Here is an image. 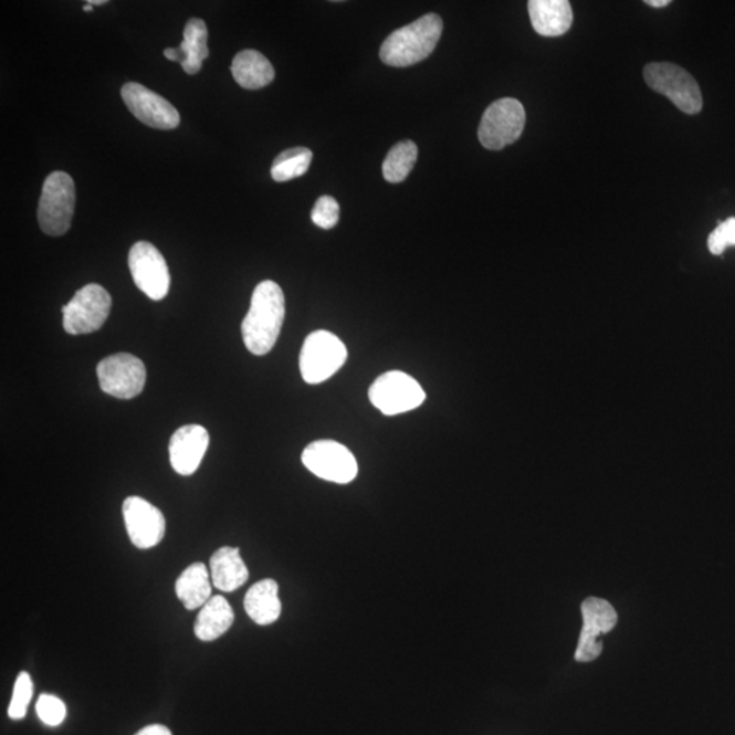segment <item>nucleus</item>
Instances as JSON below:
<instances>
[{
	"mask_svg": "<svg viewBox=\"0 0 735 735\" xmlns=\"http://www.w3.org/2000/svg\"><path fill=\"white\" fill-rule=\"evenodd\" d=\"M526 125V112L515 98H502L490 105L482 116L479 138L490 150H502L521 138Z\"/></svg>",
	"mask_w": 735,
	"mask_h": 735,
	"instance_id": "423d86ee",
	"label": "nucleus"
},
{
	"mask_svg": "<svg viewBox=\"0 0 735 735\" xmlns=\"http://www.w3.org/2000/svg\"><path fill=\"white\" fill-rule=\"evenodd\" d=\"M419 381L401 370L379 376L369 388V399L386 416H397L419 408L426 401Z\"/></svg>",
	"mask_w": 735,
	"mask_h": 735,
	"instance_id": "6e6552de",
	"label": "nucleus"
},
{
	"mask_svg": "<svg viewBox=\"0 0 735 735\" xmlns=\"http://www.w3.org/2000/svg\"><path fill=\"white\" fill-rule=\"evenodd\" d=\"M234 613L231 605L221 596L211 597L199 611L193 632L202 642H214L233 626Z\"/></svg>",
	"mask_w": 735,
	"mask_h": 735,
	"instance_id": "412c9836",
	"label": "nucleus"
},
{
	"mask_svg": "<svg viewBox=\"0 0 735 735\" xmlns=\"http://www.w3.org/2000/svg\"><path fill=\"white\" fill-rule=\"evenodd\" d=\"M36 713L44 725L56 727L66 720L67 708L63 700L44 693L36 704Z\"/></svg>",
	"mask_w": 735,
	"mask_h": 735,
	"instance_id": "a878e982",
	"label": "nucleus"
},
{
	"mask_svg": "<svg viewBox=\"0 0 735 735\" xmlns=\"http://www.w3.org/2000/svg\"><path fill=\"white\" fill-rule=\"evenodd\" d=\"M234 81L249 91L272 84L275 72L266 56L254 50H244L234 56L231 69Z\"/></svg>",
	"mask_w": 735,
	"mask_h": 735,
	"instance_id": "6ab92c4d",
	"label": "nucleus"
},
{
	"mask_svg": "<svg viewBox=\"0 0 735 735\" xmlns=\"http://www.w3.org/2000/svg\"><path fill=\"white\" fill-rule=\"evenodd\" d=\"M87 3H90L92 6L105 4V3H107V0H91V2H87Z\"/></svg>",
	"mask_w": 735,
	"mask_h": 735,
	"instance_id": "7c9ffc66",
	"label": "nucleus"
},
{
	"mask_svg": "<svg viewBox=\"0 0 735 735\" xmlns=\"http://www.w3.org/2000/svg\"><path fill=\"white\" fill-rule=\"evenodd\" d=\"M670 3H672L670 2V0H647L645 2V4H649L651 6V8H657V9L666 8V6H669Z\"/></svg>",
	"mask_w": 735,
	"mask_h": 735,
	"instance_id": "c756f323",
	"label": "nucleus"
},
{
	"mask_svg": "<svg viewBox=\"0 0 735 735\" xmlns=\"http://www.w3.org/2000/svg\"><path fill=\"white\" fill-rule=\"evenodd\" d=\"M732 245H735V217L721 222L708 238V249L714 255H721Z\"/></svg>",
	"mask_w": 735,
	"mask_h": 735,
	"instance_id": "cd10ccee",
	"label": "nucleus"
},
{
	"mask_svg": "<svg viewBox=\"0 0 735 735\" xmlns=\"http://www.w3.org/2000/svg\"><path fill=\"white\" fill-rule=\"evenodd\" d=\"M84 11H93V6L90 4V3H86V4L84 6Z\"/></svg>",
	"mask_w": 735,
	"mask_h": 735,
	"instance_id": "2f4dec72",
	"label": "nucleus"
},
{
	"mask_svg": "<svg viewBox=\"0 0 735 735\" xmlns=\"http://www.w3.org/2000/svg\"><path fill=\"white\" fill-rule=\"evenodd\" d=\"M419 147L413 140H402L392 147L384 162V176L388 183H402L414 168Z\"/></svg>",
	"mask_w": 735,
	"mask_h": 735,
	"instance_id": "5701e85b",
	"label": "nucleus"
},
{
	"mask_svg": "<svg viewBox=\"0 0 735 735\" xmlns=\"http://www.w3.org/2000/svg\"><path fill=\"white\" fill-rule=\"evenodd\" d=\"M528 14L534 31L544 38L563 36L574 22L573 8L567 0H531Z\"/></svg>",
	"mask_w": 735,
	"mask_h": 735,
	"instance_id": "f3484780",
	"label": "nucleus"
},
{
	"mask_svg": "<svg viewBox=\"0 0 735 735\" xmlns=\"http://www.w3.org/2000/svg\"><path fill=\"white\" fill-rule=\"evenodd\" d=\"M643 75L652 91L666 96L684 114L696 115L702 111L703 96L696 80L678 64L650 63L644 67Z\"/></svg>",
	"mask_w": 735,
	"mask_h": 735,
	"instance_id": "20e7f679",
	"label": "nucleus"
},
{
	"mask_svg": "<svg viewBox=\"0 0 735 735\" xmlns=\"http://www.w3.org/2000/svg\"><path fill=\"white\" fill-rule=\"evenodd\" d=\"M111 308V294L102 285H86L63 305L64 332L72 335L97 332L107 322Z\"/></svg>",
	"mask_w": 735,
	"mask_h": 735,
	"instance_id": "0eeeda50",
	"label": "nucleus"
},
{
	"mask_svg": "<svg viewBox=\"0 0 735 735\" xmlns=\"http://www.w3.org/2000/svg\"><path fill=\"white\" fill-rule=\"evenodd\" d=\"M75 208V185L72 176L62 170L45 179L41 191L38 220L49 237H63L72 227Z\"/></svg>",
	"mask_w": 735,
	"mask_h": 735,
	"instance_id": "7ed1b4c3",
	"label": "nucleus"
},
{
	"mask_svg": "<svg viewBox=\"0 0 735 735\" xmlns=\"http://www.w3.org/2000/svg\"><path fill=\"white\" fill-rule=\"evenodd\" d=\"M209 432L202 426H185L169 441V460L176 473L192 475L209 449Z\"/></svg>",
	"mask_w": 735,
	"mask_h": 735,
	"instance_id": "2eb2a0df",
	"label": "nucleus"
},
{
	"mask_svg": "<svg viewBox=\"0 0 735 735\" xmlns=\"http://www.w3.org/2000/svg\"><path fill=\"white\" fill-rule=\"evenodd\" d=\"M99 387L105 393L119 399H132L144 391L146 368L140 358L128 353L109 356L97 366Z\"/></svg>",
	"mask_w": 735,
	"mask_h": 735,
	"instance_id": "9b49d317",
	"label": "nucleus"
},
{
	"mask_svg": "<svg viewBox=\"0 0 735 735\" xmlns=\"http://www.w3.org/2000/svg\"><path fill=\"white\" fill-rule=\"evenodd\" d=\"M339 204L333 197L323 196L317 199L311 219L316 227L322 229H332L339 221Z\"/></svg>",
	"mask_w": 735,
	"mask_h": 735,
	"instance_id": "bb28decb",
	"label": "nucleus"
},
{
	"mask_svg": "<svg viewBox=\"0 0 735 735\" xmlns=\"http://www.w3.org/2000/svg\"><path fill=\"white\" fill-rule=\"evenodd\" d=\"M285 319V296L274 281H263L252 293L249 314L241 325L245 348L264 356L274 348Z\"/></svg>",
	"mask_w": 735,
	"mask_h": 735,
	"instance_id": "f257e3e1",
	"label": "nucleus"
},
{
	"mask_svg": "<svg viewBox=\"0 0 735 735\" xmlns=\"http://www.w3.org/2000/svg\"><path fill=\"white\" fill-rule=\"evenodd\" d=\"M135 735H172L167 726L150 725L143 728Z\"/></svg>",
	"mask_w": 735,
	"mask_h": 735,
	"instance_id": "c85d7f7f",
	"label": "nucleus"
},
{
	"mask_svg": "<svg viewBox=\"0 0 735 735\" xmlns=\"http://www.w3.org/2000/svg\"><path fill=\"white\" fill-rule=\"evenodd\" d=\"M183 43L179 49H167L164 56L172 62H179L187 74L201 72L203 61L209 56L208 27L203 20L191 19L187 22L183 32Z\"/></svg>",
	"mask_w": 735,
	"mask_h": 735,
	"instance_id": "dca6fc26",
	"label": "nucleus"
},
{
	"mask_svg": "<svg viewBox=\"0 0 735 735\" xmlns=\"http://www.w3.org/2000/svg\"><path fill=\"white\" fill-rule=\"evenodd\" d=\"M581 615H584V628H581L575 660L591 662L597 660L602 652L603 645L599 637L610 632L619 621V617L608 601L596 597L587 598L581 603Z\"/></svg>",
	"mask_w": 735,
	"mask_h": 735,
	"instance_id": "ddd939ff",
	"label": "nucleus"
},
{
	"mask_svg": "<svg viewBox=\"0 0 735 735\" xmlns=\"http://www.w3.org/2000/svg\"><path fill=\"white\" fill-rule=\"evenodd\" d=\"M210 569L203 563H193L187 567L176 580V596L183 602L187 610L202 608L211 598Z\"/></svg>",
	"mask_w": 735,
	"mask_h": 735,
	"instance_id": "4be33fe9",
	"label": "nucleus"
},
{
	"mask_svg": "<svg viewBox=\"0 0 735 735\" xmlns=\"http://www.w3.org/2000/svg\"><path fill=\"white\" fill-rule=\"evenodd\" d=\"M33 697V681L31 675L22 672L15 680L13 696L9 705V716L13 721H20L27 715L28 705Z\"/></svg>",
	"mask_w": 735,
	"mask_h": 735,
	"instance_id": "393cba45",
	"label": "nucleus"
},
{
	"mask_svg": "<svg viewBox=\"0 0 735 735\" xmlns=\"http://www.w3.org/2000/svg\"><path fill=\"white\" fill-rule=\"evenodd\" d=\"M313 151L307 147H293L276 156L272 167V178L275 181H290L307 174L313 162Z\"/></svg>",
	"mask_w": 735,
	"mask_h": 735,
	"instance_id": "b1692460",
	"label": "nucleus"
},
{
	"mask_svg": "<svg viewBox=\"0 0 735 735\" xmlns=\"http://www.w3.org/2000/svg\"><path fill=\"white\" fill-rule=\"evenodd\" d=\"M443 33V20L438 14H427L398 29L385 40L380 59L387 66L409 67L426 61L432 54Z\"/></svg>",
	"mask_w": 735,
	"mask_h": 735,
	"instance_id": "f03ea898",
	"label": "nucleus"
},
{
	"mask_svg": "<svg viewBox=\"0 0 735 735\" xmlns=\"http://www.w3.org/2000/svg\"><path fill=\"white\" fill-rule=\"evenodd\" d=\"M210 576L213 586L221 591L232 592L249 580V568L241 558L239 548L223 546L210 557Z\"/></svg>",
	"mask_w": 735,
	"mask_h": 735,
	"instance_id": "a211bd4d",
	"label": "nucleus"
},
{
	"mask_svg": "<svg viewBox=\"0 0 735 735\" xmlns=\"http://www.w3.org/2000/svg\"><path fill=\"white\" fill-rule=\"evenodd\" d=\"M348 360V349L337 335L325 330L309 334L300 353V372L305 384L319 385L338 372Z\"/></svg>",
	"mask_w": 735,
	"mask_h": 735,
	"instance_id": "39448f33",
	"label": "nucleus"
},
{
	"mask_svg": "<svg viewBox=\"0 0 735 735\" xmlns=\"http://www.w3.org/2000/svg\"><path fill=\"white\" fill-rule=\"evenodd\" d=\"M123 517L128 537L138 549L155 548L166 535V517L143 497H127L123 503Z\"/></svg>",
	"mask_w": 735,
	"mask_h": 735,
	"instance_id": "4468645a",
	"label": "nucleus"
},
{
	"mask_svg": "<svg viewBox=\"0 0 735 735\" xmlns=\"http://www.w3.org/2000/svg\"><path fill=\"white\" fill-rule=\"evenodd\" d=\"M126 107L144 125L157 129H174L180 125V114L168 99L138 82H128L122 87Z\"/></svg>",
	"mask_w": 735,
	"mask_h": 735,
	"instance_id": "f8f14e48",
	"label": "nucleus"
},
{
	"mask_svg": "<svg viewBox=\"0 0 735 735\" xmlns=\"http://www.w3.org/2000/svg\"><path fill=\"white\" fill-rule=\"evenodd\" d=\"M302 461L316 477L349 484L357 477L358 466L348 447L334 440H317L305 447Z\"/></svg>",
	"mask_w": 735,
	"mask_h": 735,
	"instance_id": "1a4fd4ad",
	"label": "nucleus"
},
{
	"mask_svg": "<svg viewBox=\"0 0 735 735\" xmlns=\"http://www.w3.org/2000/svg\"><path fill=\"white\" fill-rule=\"evenodd\" d=\"M244 608L251 620L259 626H270L280 619L282 605L279 584L264 579L252 586L245 594Z\"/></svg>",
	"mask_w": 735,
	"mask_h": 735,
	"instance_id": "aec40b11",
	"label": "nucleus"
},
{
	"mask_svg": "<svg viewBox=\"0 0 735 735\" xmlns=\"http://www.w3.org/2000/svg\"><path fill=\"white\" fill-rule=\"evenodd\" d=\"M128 267L134 284L147 297L160 302L166 298L170 287V274L166 258L147 241L134 244L128 254Z\"/></svg>",
	"mask_w": 735,
	"mask_h": 735,
	"instance_id": "9d476101",
	"label": "nucleus"
}]
</instances>
